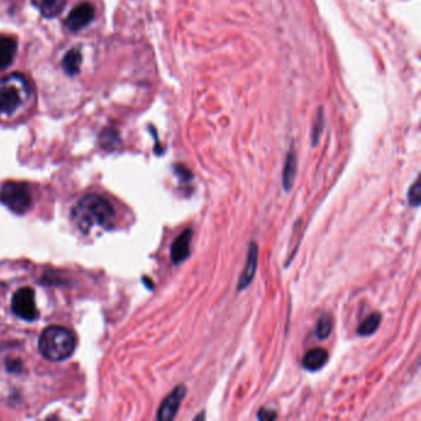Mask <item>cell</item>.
<instances>
[{
	"label": "cell",
	"instance_id": "cell-8",
	"mask_svg": "<svg viewBox=\"0 0 421 421\" xmlns=\"http://www.w3.org/2000/svg\"><path fill=\"white\" fill-rule=\"evenodd\" d=\"M257 266H258V247H257V245L252 241V243H249L246 266L243 268V273H241V276H240V278H238V291L246 289V288L252 283V280L255 278Z\"/></svg>",
	"mask_w": 421,
	"mask_h": 421
},
{
	"label": "cell",
	"instance_id": "cell-14",
	"mask_svg": "<svg viewBox=\"0 0 421 421\" xmlns=\"http://www.w3.org/2000/svg\"><path fill=\"white\" fill-rule=\"evenodd\" d=\"M82 65V52L78 48H72L63 57L62 67L67 74L74 76L79 72Z\"/></svg>",
	"mask_w": 421,
	"mask_h": 421
},
{
	"label": "cell",
	"instance_id": "cell-1",
	"mask_svg": "<svg viewBox=\"0 0 421 421\" xmlns=\"http://www.w3.org/2000/svg\"><path fill=\"white\" fill-rule=\"evenodd\" d=\"M72 218L83 234L94 230H107L113 226L115 212L113 205L101 196H84L73 208Z\"/></svg>",
	"mask_w": 421,
	"mask_h": 421
},
{
	"label": "cell",
	"instance_id": "cell-3",
	"mask_svg": "<svg viewBox=\"0 0 421 421\" xmlns=\"http://www.w3.org/2000/svg\"><path fill=\"white\" fill-rule=\"evenodd\" d=\"M74 349V335L65 327H48L39 338V350L48 361H63L71 356Z\"/></svg>",
	"mask_w": 421,
	"mask_h": 421
},
{
	"label": "cell",
	"instance_id": "cell-12",
	"mask_svg": "<svg viewBox=\"0 0 421 421\" xmlns=\"http://www.w3.org/2000/svg\"><path fill=\"white\" fill-rule=\"evenodd\" d=\"M17 41L12 37H1L0 39V71H4L12 65V60L17 54Z\"/></svg>",
	"mask_w": 421,
	"mask_h": 421
},
{
	"label": "cell",
	"instance_id": "cell-9",
	"mask_svg": "<svg viewBox=\"0 0 421 421\" xmlns=\"http://www.w3.org/2000/svg\"><path fill=\"white\" fill-rule=\"evenodd\" d=\"M193 238L192 229L184 230L171 246V261L173 265H179L190 256V243Z\"/></svg>",
	"mask_w": 421,
	"mask_h": 421
},
{
	"label": "cell",
	"instance_id": "cell-13",
	"mask_svg": "<svg viewBox=\"0 0 421 421\" xmlns=\"http://www.w3.org/2000/svg\"><path fill=\"white\" fill-rule=\"evenodd\" d=\"M67 0H32V4L39 9L45 18H54L60 14Z\"/></svg>",
	"mask_w": 421,
	"mask_h": 421
},
{
	"label": "cell",
	"instance_id": "cell-15",
	"mask_svg": "<svg viewBox=\"0 0 421 421\" xmlns=\"http://www.w3.org/2000/svg\"><path fill=\"white\" fill-rule=\"evenodd\" d=\"M382 321V315L380 313H373L369 315L367 319L362 321L360 327H357V333L360 336H371L378 330Z\"/></svg>",
	"mask_w": 421,
	"mask_h": 421
},
{
	"label": "cell",
	"instance_id": "cell-7",
	"mask_svg": "<svg viewBox=\"0 0 421 421\" xmlns=\"http://www.w3.org/2000/svg\"><path fill=\"white\" fill-rule=\"evenodd\" d=\"M185 396H187V387L183 386V384L176 387L171 391V394L161 404L158 414H157V420H173L177 416V413H178L179 408H181Z\"/></svg>",
	"mask_w": 421,
	"mask_h": 421
},
{
	"label": "cell",
	"instance_id": "cell-6",
	"mask_svg": "<svg viewBox=\"0 0 421 421\" xmlns=\"http://www.w3.org/2000/svg\"><path fill=\"white\" fill-rule=\"evenodd\" d=\"M94 6L90 3H81L73 10L65 20V28L70 32H77L82 30L87 25L92 23L94 19Z\"/></svg>",
	"mask_w": 421,
	"mask_h": 421
},
{
	"label": "cell",
	"instance_id": "cell-11",
	"mask_svg": "<svg viewBox=\"0 0 421 421\" xmlns=\"http://www.w3.org/2000/svg\"><path fill=\"white\" fill-rule=\"evenodd\" d=\"M298 161L297 154L294 150H291L285 157V167L282 172V185L285 192H289L294 185L296 176H297Z\"/></svg>",
	"mask_w": 421,
	"mask_h": 421
},
{
	"label": "cell",
	"instance_id": "cell-4",
	"mask_svg": "<svg viewBox=\"0 0 421 421\" xmlns=\"http://www.w3.org/2000/svg\"><path fill=\"white\" fill-rule=\"evenodd\" d=\"M0 203L12 213L25 214L31 207L29 185L19 182H8L0 188Z\"/></svg>",
	"mask_w": 421,
	"mask_h": 421
},
{
	"label": "cell",
	"instance_id": "cell-16",
	"mask_svg": "<svg viewBox=\"0 0 421 421\" xmlns=\"http://www.w3.org/2000/svg\"><path fill=\"white\" fill-rule=\"evenodd\" d=\"M332 319L329 314H322L315 327V335L319 340H327L331 333Z\"/></svg>",
	"mask_w": 421,
	"mask_h": 421
},
{
	"label": "cell",
	"instance_id": "cell-2",
	"mask_svg": "<svg viewBox=\"0 0 421 421\" xmlns=\"http://www.w3.org/2000/svg\"><path fill=\"white\" fill-rule=\"evenodd\" d=\"M32 90L23 74L14 73L0 81V115L12 116L30 101Z\"/></svg>",
	"mask_w": 421,
	"mask_h": 421
},
{
	"label": "cell",
	"instance_id": "cell-17",
	"mask_svg": "<svg viewBox=\"0 0 421 421\" xmlns=\"http://www.w3.org/2000/svg\"><path fill=\"white\" fill-rule=\"evenodd\" d=\"M324 125H325V118H324V110L319 109L318 115L315 118L314 125H313V130H311V145L316 146L319 140H320L321 134L324 130Z\"/></svg>",
	"mask_w": 421,
	"mask_h": 421
},
{
	"label": "cell",
	"instance_id": "cell-10",
	"mask_svg": "<svg viewBox=\"0 0 421 421\" xmlns=\"http://www.w3.org/2000/svg\"><path fill=\"white\" fill-rule=\"evenodd\" d=\"M329 353L322 347H315L309 350L302 358V367L309 372H316L327 364Z\"/></svg>",
	"mask_w": 421,
	"mask_h": 421
},
{
	"label": "cell",
	"instance_id": "cell-19",
	"mask_svg": "<svg viewBox=\"0 0 421 421\" xmlns=\"http://www.w3.org/2000/svg\"><path fill=\"white\" fill-rule=\"evenodd\" d=\"M277 418V413L272 409H266V408H262L257 414V419L258 420H274Z\"/></svg>",
	"mask_w": 421,
	"mask_h": 421
},
{
	"label": "cell",
	"instance_id": "cell-5",
	"mask_svg": "<svg viewBox=\"0 0 421 421\" xmlns=\"http://www.w3.org/2000/svg\"><path fill=\"white\" fill-rule=\"evenodd\" d=\"M12 310L14 314L23 320H37L40 314L36 307L34 289H31L30 287H24L15 291L12 300Z\"/></svg>",
	"mask_w": 421,
	"mask_h": 421
},
{
	"label": "cell",
	"instance_id": "cell-18",
	"mask_svg": "<svg viewBox=\"0 0 421 421\" xmlns=\"http://www.w3.org/2000/svg\"><path fill=\"white\" fill-rule=\"evenodd\" d=\"M408 202L411 207H419L421 203V184L419 179L410 187L408 192Z\"/></svg>",
	"mask_w": 421,
	"mask_h": 421
}]
</instances>
